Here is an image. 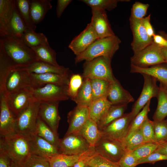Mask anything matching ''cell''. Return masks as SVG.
Wrapping results in <instances>:
<instances>
[{
    "mask_svg": "<svg viewBox=\"0 0 167 167\" xmlns=\"http://www.w3.org/2000/svg\"><path fill=\"white\" fill-rule=\"evenodd\" d=\"M26 89L32 93L35 101L40 102H60L70 98L66 85L49 84L38 88L29 86Z\"/></svg>",
    "mask_w": 167,
    "mask_h": 167,
    "instance_id": "cell-6",
    "label": "cell"
},
{
    "mask_svg": "<svg viewBox=\"0 0 167 167\" xmlns=\"http://www.w3.org/2000/svg\"><path fill=\"white\" fill-rule=\"evenodd\" d=\"M31 154L48 159L61 152L59 149L34 133L29 135Z\"/></svg>",
    "mask_w": 167,
    "mask_h": 167,
    "instance_id": "cell-21",
    "label": "cell"
},
{
    "mask_svg": "<svg viewBox=\"0 0 167 167\" xmlns=\"http://www.w3.org/2000/svg\"><path fill=\"white\" fill-rule=\"evenodd\" d=\"M12 167H19V166H17V165L15 164L14 163H13V164L12 165Z\"/></svg>",
    "mask_w": 167,
    "mask_h": 167,
    "instance_id": "cell-59",
    "label": "cell"
},
{
    "mask_svg": "<svg viewBox=\"0 0 167 167\" xmlns=\"http://www.w3.org/2000/svg\"><path fill=\"white\" fill-rule=\"evenodd\" d=\"M163 144L155 142H148L131 151L139 160L146 157L153 153Z\"/></svg>",
    "mask_w": 167,
    "mask_h": 167,
    "instance_id": "cell-41",
    "label": "cell"
},
{
    "mask_svg": "<svg viewBox=\"0 0 167 167\" xmlns=\"http://www.w3.org/2000/svg\"><path fill=\"white\" fill-rule=\"evenodd\" d=\"M111 59L101 56L91 60L85 61L83 65L82 76L83 79H100L112 83L116 79L112 72Z\"/></svg>",
    "mask_w": 167,
    "mask_h": 167,
    "instance_id": "cell-4",
    "label": "cell"
},
{
    "mask_svg": "<svg viewBox=\"0 0 167 167\" xmlns=\"http://www.w3.org/2000/svg\"><path fill=\"white\" fill-rule=\"evenodd\" d=\"M129 20L133 35V40L131 43V48L135 53L151 44L153 41V39L148 35L142 24L141 19L130 17Z\"/></svg>",
    "mask_w": 167,
    "mask_h": 167,
    "instance_id": "cell-15",
    "label": "cell"
},
{
    "mask_svg": "<svg viewBox=\"0 0 167 167\" xmlns=\"http://www.w3.org/2000/svg\"><path fill=\"white\" fill-rule=\"evenodd\" d=\"M127 108V105H112L103 117L97 123L101 131L114 121L122 116Z\"/></svg>",
    "mask_w": 167,
    "mask_h": 167,
    "instance_id": "cell-30",
    "label": "cell"
},
{
    "mask_svg": "<svg viewBox=\"0 0 167 167\" xmlns=\"http://www.w3.org/2000/svg\"><path fill=\"white\" fill-rule=\"evenodd\" d=\"M72 74V73L68 74L54 73H30V86L38 88L49 84L68 86L70 78Z\"/></svg>",
    "mask_w": 167,
    "mask_h": 167,
    "instance_id": "cell-19",
    "label": "cell"
},
{
    "mask_svg": "<svg viewBox=\"0 0 167 167\" xmlns=\"http://www.w3.org/2000/svg\"><path fill=\"white\" fill-rule=\"evenodd\" d=\"M94 147L98 154L116 163L126 152L121 141L103 136Z\"/></svg>",
    "mask_w": 167,
    "mask_h": 167,
    "instance_id": "cell-9",
    "label": "cell"
},
{
    "mask_svg": "<svg viewBox=\"0 0 167 167\" xmlns=\"http://www.w3.org/2000/svg\"><path fill=\"white\" fill-rule=\"evenodd\" d=\"M13 162L4 152L0 150V167H12Z\"/></svg>",
    "mask_w": 167,
    "mask_h": 167,
    "instance_id": "cell-54",
    "label": "cell"
},
{
    "mask_svg": "<svg viewBox=\"0 0 167 167\" xmlns=\"http://www.w3.org/2000/svg\"><path fill=\"white\" fill-rule=\"evenodd\" d=\"M30 74L24 68H17L11 70L6 80L5 95L30 86Z\"/></svg>",
    "mask_w": 167,
    "mask_h": 167,
    "instance_id": "cell-12",
    "label": "cell"
},
{
    "mask_svg": "<svg viewBox=\"0 0 167 167\" xmlns=\"http://www.w3.org/2000/svg\"><path fill=\"white\" fill-rule=\"evenodd\" d=\"M59 101L40 102L38 117L56 134L60 119L58 107Z\"/></svg>",
    "mask_w": 167,
    "mask_h": 167,
    "instance_id": "cell-14",
    "label": "cell"
},
{
    "mask_svg": "<svg viewBox=\"0 0 167 167\" xmlns=\"http://www.w3.org/2000/svg\"><path fill=\"white\" fill-rule=\"evenodd\" d=\"M34 133L59 149L60 139L58 134L55 133L38 117Z\"/></svg>",
    "mask_w": 167,
    "mask_h": 167,
    "instance_id": "cell-28",
    "label": "cell"
},
{
    "mask_svg": "<svg viewBox=\"0 0 167 167\" xmlns=\"http://www.w3.org/2000/svg\"><path fill=\"white\" fill-rule=\"evenodd\" d=\"M87 165L92 167H121L118 163L112 161L97 153Z\"/></svg>",
    "mask_w": 167,
    "mask_h": 167,
    "instance_id": "cell-46",
    "label": "cell"
},
{
    "mask_svg": "<svg viewBox=\"0 0 167 167\" xmlns=\"http://www.w3.org/2000/svg\"><path fill=\"white\" fill-rule=\"evenodd\" d=\"M86 167H91V166H89V165H87V166H86Z\"/></svg>",
    "mask_w": 167,
    "mask_h": 167,
    "instance_id": "cell-60",
    "label": "cell"
},
{
    "mask_svg": "<svg viewBox=\"0 0 167 167\" xmlns=\"http://www.w3.org/2000/svg\"><path fill=\"white\" fill-rule=\"evenodd\" d=\"M28 29L15 6L10 23L8 36H11L21 41L23 35Z\"/></svg>",
    "mask_w": 167,
    "mask_h": 167,
    "instance_id": "cell-32",
    "label": "cell"
},
{
    "mask_svg": "<svg viewBox=\"0 0 167 167\" xmlns=\"http://www.w3.org/2000/svg\"><path fill=\"white\" fill-rule=\"evenodd\" d=\"M131 121L130 113H124L101 131L102 136L122 142L128 134Z\"/></svg>",
    "mask_w": 167,
    "mask_h": 167,
    "instance_id": "cell-11",
    "label": "cell"
},
{
    "mask_svg": "<svg viewBox=\"0 0 167 167\" xmlns=\"http://www.w3.org/2000/svg\"><path fill=\"white\" fill-rule=\"evenodd\" d=\"M148 4H144L139 2H135L131 9L130 18L136 19H141L146 15L149 7Z\"/></svg>",
    "mask_w": 167,
    "mask_h": 167,
    "instance_id": "cell-48",
    "label": "cell"
},
{
    "mask_svg": "<svg viewBox=\"0 0 167 167\" xmlns=\"http://www.w3.org/2000/svg\"><path fill=\"white\" fill-rule=\"evenodd\" d=\"M15 0H0V36H8Z\"/></svg>",
    "mask_w": 167,
    "mask_h": 167,
    "instance_id": "cell-23",
    "label": "cell"
},
{
    "mask_svg": "<svg viewBox=\"0 0 167 167\" xmlns=\"http://www.w3.org/2000/svg\"><path fill=\"white\" fill-rule=\"evenodd\" d=\"M111 105L107 97L92 101L88 107L90 118L97 123L105 115Z\"/></svg>",
    "mask_w": 167,
    "mask_h": 167,
    "instance_id": "cell-29",
    "label": "cell"
},
{
    "mask_svg": "<svg viewBox=\"0 0 167 167\" xmlns=\"http://www.w3.org/2000/svg\"><path fill=\"white\" fill-rule=\"evenodd\" d=\"M71 0H58L56 12L58 18H60L64 10L71 2Z\"/></svg>",
    "mask_w": 167,
    "mask_h": 167,
    "instance_id": "cell-53",
    "label": "cell"
},
{
    "mask_svg": "<svg viewBox=\"0 0 167 167\" xmlns=\"http://www.w3.org/2000/svg\"><path fill=\"white\" fill-rule=\"evenodd\" d=\"M51 1V0H29L31 17L35 25L43 21L47 12L52 7Z\"/></svg>",
    "mask_w": 167,
    "mask_h": 167,
    "instance_id": "cell-25",
    "label": "cell"
},
{
    "mask_svg": "<svg viewBox=\"0 0 167 167\" xmlns=\"http://www.w3.org/2000/svg\"><path fill=\"white\" fill-rule=\"evenodd\" d=\"M24 68L27 70L30 73L36 74L54 73L68 74L72 73L71 71L68 68L62 66H55L40 61H36Z\"/></svg>",
    "mask_w": 167,
    "mask_h": 167,
    "instance_id": "cell-26",
    "label": "cell"
},
{
    "mask_svg": "<svg viewBox=\"0 0 167 167\" xmlns=\"http://www.w3.org/2000/svg\"><path fill=\"white\" fill-rule=\"evenodd\" d=\"M155 141L164 143L167 142V123L165 120L152 121Z\"/></svg>",
    "mask_w": 167,
    "mask_h": 167,
    "instance_id": "cell-42",
    "label": "cell"
},
{
    "mask_svg": "<svg viewBox=\"0 0 167 167\" xmlns=\"http://www.w3.org/2000/svg\"><path fill=\"white\" fill-rule=\"evenodd\" d=\"M142 75L144 78L143 86L140 96L133 105L130 112L131 121L152 97H157L159 90L156 79L148 75Z\"/></svg>",
    "mask_w": 167,
    "mask_h": 167,
    "instance_id": "cell-8",
    "label": "cell"
},
{
    "mask_svg": "<svg viewBox=\"0 0 167 167\" xmlns=\"http://www.w3.org/2000/svg\"><path fill=\"white\" fill-rule=\"evenodd\" d=\"M98 39V38L90 23L83 31L72 40L68 47L77 56L84 51Z\"/></svg>",
    "mask_w": 167,
    "mask_h": 167,
    "instance_id": "cell-16",
    "label": "cell"
},
{
    "mask_svg": "<svg viewBox=\"0 0 167 167\" xmlns=\"http://www.w3.org/2000/svg\"><path fill=\"white\" fill-rule=\"evenodd\" d=\"M92 101L91 80L88 78L83 79L82 85L74 101L77 105L89 107Z\"/></svg>",
    "mask_w": 167,
    "mask_h": 167,
    "instance_id": "cell-34",
    "label": "cell"
},
{
    "mask_svg": "<svg viewBox=\"0 0 167 167\" xmlns=\"http://www.w3.org/2000/svg\"><path fill=\"white\" fill-rule=\"evenodd\" d=\"M167 160V155L154 152L148 156L138 161V165L144 163L153 164L160 161Z\"/></svg>",
    "mask_w": 167,
    "mask_h": 167,
    "instance_id": "cell-51",
    "label": "cell"
},
{
    "mask_svg": "<svg viewBox=\"0 0 167 167\" xmlns=\"http://www.w3.org/2000/svg\"><path fill=\"white\" fill-rule=\"evenodd\" d=\"M152 122L149 119L148 117H147L139 128L147 142H155Z\"/></svg>",
    "mask_w": 167,
    "mask_h": 167,
    "instance_id": "cell-47",
    "label": "cell"
},
{
    "mask_svg": "<svg viewBox=\"0 0 167 167\" xmlns=\"http://www.w3.org/2000/svg\"><path fill=\"white\" fill-rule=\"evenodd\" d=\"M73 167V166H71V167Z\"/></svg>",
    "mask_w": 167,
    "mask_h": 167,
    "instance_id": "cell-62",
    "label": "cell"
},
{
    "mask_svg": "<svg viewBox=\"0 0 167 167\" xmlns=\"http://www.w3.org/2000/svg\"><path fill=\"white\" fill-rule=\"evenodd\" d=\"M151 14L141 19L143 25L146 30L148 36L152 37L155 34L153 28L150 23Z\"/></svg>",
    "mask_w": 167,
    "mask_h": 167,
    "instance_id": "cell-52",
    "label": "cell"
},
{
    "mask_svg": "<svg viewBox=\"0 0 167 167\" xmlns=\"http://www.w3.org/2000/svg\"><path fill=\"white\" fill-rule=\"evenodd\" d=\"M15 3L19 15L28 28L35 31L36 26L31 18L29 0H15Z\"/></svg>",
    "mask_w": 167,
    "mask_h": 167,
    "instance_id": "cell-35",
    "label": "cell"
},
{
    "mask_svg": "<svg viewBox=\"0 0 167 167\" xmlns=\"http://www.w3.org/2000/svg\"><path fill=\"white\" fill-rule=\"evenodd\" d=\"M83 78L79 74H72L68 86V93L70 98L74 101L82 85Z\"/></svg>",
    "mask_w": 167,
    "mask_h": 167,
    "instance_id": "cell-44",
    "label": "cell"
},
{
    "mask_svg": "<svg viewBox=\"0 0 167 167\" xmlns=\"http://www.w3.org/2000/svg\"><path fill=\"white\" fill-rule=\"evenodd\" d=\"M92 91L93 101L104 98L107 97L110 82L100 79H90Z\"/></svg>",
    "mask_w": 167,
    "mask_h": 167,
    "instance_id": "cell-39",
    "label": "cell"
},
{
    "mask_svg": "<svg viewBox=\"0 0 167 167\" xmlns=\"http://www.w3.org/2000/svg\"><path fill=\"white\" fill-rule=\"evenodd\" d=\"M130 72L152 76L167 89V67L164 66L159 64L147 68H142L131 64Z\"/></svg>",
    "mask_w": 167,
    "mask_h": 167,
    "instance_id": "cell-24",
    "label": "cell"
},
{
    "mask_svg": "<svg viewBox=\"0 0 167 167\" xmlns=\"http://www.w3.org/2000/svg\"><path fill=\"white\" fill-rule=\"evenodd\" d=\"M159 34L161 35L167 40V33L163 31H160L158 32Z\"/></svg>",
    "mask_w": 167,
    "mask_h": 167,
    "instance_id": "cell-58",
    "label": "cell"
},
{
    "mask_svg": "<svg viewBox=\"0 0 167 167\" xmlns=\"http://www.w3.org/2000/svg\"><path fill=\"white\" fill-rule=\"evenodd\" d=\"M90 118L88 107L77 105L67 114L69 127L65 135L78 133Z\"/></svg>",
    "mask_w": 167,
    "mask_h": 167,
    "instance_id": "cell-18",
    "label": "cell"
},
{
    "mask_svg": "<svg viewBox=\"0 0 167 167\" xmlns=\"http://www.w3.org/2000/svg\"><path fill=\"white\" fill-rule=\"evenodd\" d=\"M162 48L153 41L143 49L134 53L131 58V64L147 68L165 63L161 52Z\"/></svg>",
    "mask_w": 167,
    "mask_h": 167,
    "instance_id": "cell-5",
    "label": "cell"
},
{
    "mask_svg": "<svg viewBox=\"0 0 167 167\" xmlns=\"http://www.w3.org/2000/svg\"><path fill=\"white\" fill-rule=\"evenodd\" d=\"M159 87L157 107L153 116L154 121L165 120L167 116V89L161 83Z\"/></svg>",
    "mask_w": 167,
    "mask_h": 167,
    "instance_id": "cell-33",
    "label": "cell"
},
{
    "mask_svg": "<svg viewBox=\"0 0 167 167\" xmlns=\"http://www.w3.org/2000/svg\"><path fill=\"white\" fill-rule=\"evenodd\" d=\"M166 120V122H167V119L166 120Z\"/></svg>",
    "mask_w": 167,
    "mask_h": 167,
    "instance_id": "cell-61",
    "label": "cell"
},
{
    "mask_svg": "<svg viewBox=\"0 0 167 167\" xmlns=\"http://www.w3.org/2000/svg\"><path fill=\"white\" fill-rule=\"evenodd\" d=\"M22 167H50L48 159L32 154Z\"/></svg>",
    "mask_w": 167,
    "mask_h": 167,
    "instance_id": "cell-45",
    "label": "cell"
},
{
    "mask_svg": "<svg viewBox=\"0 0 167 167\" xmlns=\"http://www.w3.org/2000/svg\"><path fill=\"white\" fill-rule=\"evenodd\" d=\"M161 52L165 63L167 64V48L162 47Z\"/></svg>",
    "mask_w": 167,
    "mask_h": 167,
    "instance_id": "cell-57",
    "label": "cell"
},
{
    "mask_svg": "<svg viewBox=\"0 0 167 167\" xmlns=\"http://www.w3.org/2000/svg\"><path fill=\"white\" fill-rule=\"evenodd\" d=\"M154 152L167 155V142L161 145Z\"/></svg>",
    "mask_w": 167,
    "mask_h": 167,
    "instance_id": "cell-56",
    "label": "cell"
},
{
    "mask_svg": "<svg viewBox=\"0 0 167 167\" xmlns=\"http://www.w3.org/2000/svg\"><path fill=\"white\" fill-rule=\"evenodd\" d=\"M126 151H132L147 142L140 129L128 134L122 141Z\"/></svg>",
    "mask_w": 167,
    "mask_h": 167,
    "instance_id": "cell-38",
    "label": "cell"
},
{
    "mask_svg": "<svg viewBox=\"0 0 167 167\" xmlns=\"http://www.w3.org/2000/svg\"><path fill=\"white\" fill-rule=\"evenodd\" d=\"M92 17L90 23L98 39L115 35L111 28L105 11L92 9Z\"/></svg>",
    "mask_w": 167,
    "mask_h": 167,
    "instance_id": "cell-17",
    "label": "cell"
},
{
    "mask_svg": "<svg viewBox=\"0 0 167 167\" xmlns=\"http://www.w3.org/2000/svg\"><path fill=\"white\" fill-rule=\"evenodd\" d=\"M152 39L153 41L160 46L167 48V40L161 35L155 34Z\"/></svg>",
    "mask_w": 167,
    "mask_h": 167,
    "instance_id": "cell-55",
    "label": "cell"
},
{
    "mask_svg": "<svg viewBox=\"0 0 167 167\" xmlns=\"http://www.w3.org/2000/svg\"><path fill=\"white\" fill-rule=\"evenodd\" d=\"M107 98L113 105H127L134 101L133 96L117 79L110 84Z\"/></svg>",
    "mask_w": 167,
    "mask_h": 167,
    "instance_id": "cell-22",
    "label": "cell"
},
{
    "mask_svg": "<svg viewBox=\"0 0 167 167\" xmlns=\"http://www.w3.org/2000/svg\"><path fill=\"white\" fill-rule=\"evenodd\" d=\"M5 96L8 107L16 116L35 101L32 93L26 88L7 94Z\"/></svg>",
    "mask_w": 167,
    "mask_h": 167,
    "instance_id": "cell-13",
    "label": "cell"
},
{
    "mask_svg": "<svg viewBox=\"0 0 167 167\" xmlns=\"http://www.w3.org/2000/svg\"><path fill=\"white\" fill-rule=\"evenodd\" d=\"M0 150L6 154L15 164L22 167L32 154L29 135L15 132L0 135Z\"/></svg>",
    "mask_w": 167,
    "mask_h": 167,
    "instance_id": "cell-2",
    "label": "cell"
},
{
    "mask_svg": "<svg viewBox=\"0 0 167 167\" xmlns=\"http://www.w3.org/2000/svg\"><path fill=\"white\" fill-rule=\"evenodd\" d=\"M87 141L91 147H94L102 137L101 131L97 123L89 118L78 133Z\"/></svg>",
    "mask_w": 167,
    "mask_h": 167,
    "instance_id": "cell-27",
    "label": "cell"
},
{
    "mask_svg": "<svg viewBox=\"0 0 167 167\" xmlns=\"http://www.w3.org/2000/svg\"><path fill=\"white\" fill-rule=\"evenodd\" d=\"M21 41L31 48L49 44L47 38L43 33L28 29L24 32Z\"/></svg>",
    "mask_w": 167,
    "mask_h": 167,
    "instance_id": "cell-36",
    "label": "cell"
},
{
    "mask_svg": "<svg viewBox=\"0 0 167 167\" xmlns=\"http://www.w3.org/2000/svg\"><path fill=\"white\" fill-rule=\"evenodd\" d=\"M121 41L116 35L98 39L92 43L87 49L76 56L75 64L84 60H91L96 58L105 56L111 59L119 49Z\"/></svg>",
    "mask_w": 167,
    "mask_h": 167,
    "instance_id": "cell-3",
    "label": "cell"
},
{
    "mask_svg": "<svg viewBox=\"0 0 167 167\" xmlns=\"http://www.w3.org/2000/svg\"><path fill=\"white\" fill-rule=\"evenodd\" d=\"M0 55L4 57L15 68H25L38 61L31 48L10 36L0 37Z\"/></svg>",
    "mask_w": 167,
    "mask_h": 167,
    "instance_id": "cell-1",
    "label": "cell"
},
{
    "mask_svg": "<svg viewBox=\"0 0 167 167\" xmlns=\"http://www.w3.org/2000/svg\"><path fill=\"white\" fill-rule=\"evenodd\" d=\"M16 116L8 107L4 94H0V134L1 135L15 132Z\"/></svg>",
    "mask_w": 167,
    "mask_h": 167,
    "instance_id": "cell-20",
    "label": "cell"
},
{
    "mask_svg": "<svg viewBox=\"0 0 167 167\" xmlns=\"http://www.w3.org/2000/svg\"><path fill=\"white\" fill-rule=\"evenodd\" d=\"M129 0H81L91 9L111 11L115 8L119 2H129Z\"/></svg>",
    "mask_w": 167,
    "mask_h": 167,
    "instance_id": "cell-40",
    "label": "cell"
},
{
    "mask_svg": "<svg viewBox=\"0 0 167 167\" xmlns=\"http://www.w3.org/2000/svg\"><path fill=\"white\" fill-rule=\"evenodd\" d=\"M150 102L151 100L148 101L143 107L142 110L131 121L129 126L127 134L140 128L143 122L148 117V115L150 111Z\"/></svg>",
    "mask_w": 167,
    "mask_h": 167,
    "instance_id": "cell-43",
    "label": "cell"
},
{
    "mask_svg": "<svg viewBox=\"0 0 167 167\" xmlns=\"http://www.w3.org/2000/svg\"><path fill=\"white\" fill-rule=\"evenodd\" d=\"M82 154L70 155L61 153L50 157L48 159L50 167H69L73 166Z\"/></svg>",
    "mask_w": 167,
    "mask_h": 167,
    "instance_id": "cell-37",
    "label": "cell"
},
{
    "mask_svg": "<svg viewBox=\"0 0 167 167\" xmlns=\"http://www.w3.org/2000/svg\"><path fill=\"white\" fill-rule=\"evenodd\" d=\"M40 103L34 102L16 116L15 132L28 135L34 133Z\"/></svg>",
    "mask_w": 167,
    "mask_h": 167,
    "instance_id": "cell-7",
    "label": "cell"
},
{
    "mask_svg": "<svg viewBox=\"0 0 167 167\" xmlns=\"http://www.w3.org/2000/svg\"><path fill=\"white\" fill-rule=\"evenodd\" d=\"M97 153L94 147H91L88 150L82 154L73 167H86L90 160Z\"/></svg>",
    "mask_w": 167,
    "mask_h": 167,
    "instance_id": "cell-50",
    "label": "cell"
},
{
    "mask_svg": "<svg viewBox=\"0 0 167 167\" xmlns=\"http://www.w3.org/2000/svg\"><path fill=\"white\" fill-rule=\"evenodd\" d=\"M138 161L131 151H126L118 163L121 167H135Z\"/></svg>",
    "mask_w": 167,
    "mask_h": 167,
    "instance_id": "cell-49",
    "label": "cell"
},
{
    "mask_svg": "<svg viewBox=\"0 0 167 167\" xmlns=\"http://www.w3.org/2000/svg\"><path fill=\"white\" fill-rule=\"evenodd\" d=\"M91 147L83 137L79 133L65 135L60 139L59 149L61 153L67 155L82 154Z\"/></svg>",
    "mask_w": 167,
    "mask_h": 167,
    "instance_id": "cell-10",
    "label": "cell"
},
{
    "mask_svg": "<svg viewBox=\"0 0 167 167\" xmlns=\"http://www.w3.org/2000/svg\"><path fill=\"white\" fill-rule=\"evenodd\" d=\"M35 54L38 61L46 62L58 66L56 60L57 53L49 44L41 45L31 48Z\"/></svg>",
    "mask_w": 167,
    "mask_h": 167,
    "instance_id": "cell-31",
    "label": "cell"
}]
</instances>
